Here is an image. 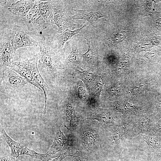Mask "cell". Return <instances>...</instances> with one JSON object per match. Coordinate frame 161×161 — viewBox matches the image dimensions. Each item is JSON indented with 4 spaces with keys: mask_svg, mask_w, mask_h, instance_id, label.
Wrapping results in <instances>:
<instances>
[{
    "mask_svg": "<svg viewBox=\"0 0 161 161\" xmlns=\"http://www.w3.org/2000/svg\"><path fill=\"white\" fill-rule=\"evenodd\" d=\"M72 50L65 60L68 65L76 67L82 66L80 58V54L78 46L77 40L75 38L72 39L71 42Z\"/></svg>",
    "mask_w": 161,
    "mask_h": 161,
    "instance_id": "obj_19",
    "label": "cell"
},
{
    "mask_svg": "<svg viewBox=\"0 0 161 161\" xmlns=\"http://www.w3.org/2000/svg\"><path fill=\"white\" fill-rule=\"evenodd\" d=\"M156 26L160 29L161 30V18H159L156 22Z\"/></svg>",
    "mask_w": 161,
    "mask_h": 161,
    "instance_id": "obj_34",
    "label": "cell"
},
{
    "mask_svg": "<svg viewBox=\"0 0 161 161\" xmlns=\"http://www.w3.org/2000/svg\"><path fill=\"white\" fill-rule=\"evenodd\" d=\"M14 51L11 44L10 38L5 39L0 47L1 71L6 67H11L12 55Z\"/></svg>",
    "mask_w": 161,
    "mask_h": 161,
    "instance_id": "obj_13",
    "label": "cell"
},
{
    "mask_svg": "<svg viewBox=\"0 0 161 161\" xmlns=\"http://www.w3.org/2000/svg\"><path fill=\"white\" fill-rule=\"evenodd\" d=\"M157 108L156 116L159 120L161 118V101L157 103L156 104Z\"/></svg>",
    "mask_w": 161,
    "mask_h": 161,
    "instance_id": "obj_32",
    "label": "cell"
},
{
    "mask_svg": "<svg viewBox=\"0 0 161 161\" xmlns=\"http://www.w3.org/2000/svg\"><path fill=\"white\" fill-rule=\"evenodd\" d=\"M86 25V24H85L80 28L74 30L67 29L61 33L56 34L53 41L59 51L63 53L64 46L65 43L72 37L80 32Z\"/></svg>",
    "mask_w": 161,
    "mask_h": 161,
    "instance_id": "obj_15",
    "label": "cell"
},
{
    "mask_svg": "<svg viewBox=\"0 0 161 161\" xmlns=\"http://www.w3.org/2000/svg\"><path fill=\"white\" fill-rule=\"evenodd\" d=\"M71 155V149H67L65 152L60 154L58 157L53 158L50 161H61L66 157H69Z\"/></svg>",
    "mask_w": 161,
    "mask_h": 161,
    "instance_id": "obj_31",
    "label": "cell"
},
{
    "mask_svg": "<svg viewBox=\"0 0 161 161\" xmlns=\"http://www.w3.org/2000/svg\"><path fill=\"white\" fill-rule=\"evenodd\" d=\"M10 38L14 52L22 47L38 46L39 42L18 28H14Z\"/></svg>",
    "mask_w": 161,
    "mask_h": 161,
    "instance_id": "obj_10",
    "label": "cell"
},
{
    "mask_svg": "<svg viewBox=\"0 0 161 161\" xmlns=\"http://www.w3.org/2000/svg\"><path fill=\"white\" fill-rule=\"evenodd\" d=\"M124 118L109 112L95 111L87 113L84 119L97 120L100 126L105 130L119 124Z\"/></svg>",
    "mask_w": 161,
    "mask_h": 161,
    "instance_id": "obj_6",
    "label": "cell"
},
{
    "mask_svg": "<svg viewBox=\"0 0 161 161\" xmlns=\"http://www.w3.org/2000/svg\"><path fill=\"white\" fill-rule=\"evenodd\" d=\"M121 91L120 86L118 85H114L110 88L106 92V96L111 97L117 96Z\"/></svg>",
    "mask_w": 161,
    "mask_h": 161,
    "instance_id": "obj_28",
    "label": "cell"
},
{
    "mask_svg": "<svg viewBox=\"0 0 161 161\" xmlns=\"http://www.w3.org/2000/svg\"><path fill=\"white\" fill-rule=\"evenodd\" d=\"M104 83V80L100 78L96 84L93 90V97L92 98V99L88 103L89 107L95 108L98 106L100 95Z\"/></svg>",
    "mask_w": 161,
    "mask_h": 161,
    "instance_id": "obj_23",
    "label": "cell"
},
{
    "mask_svg": "<svg viewBox=\"0 0 161 161\" xmlns=\"http://www.w3.org/2000/svg\"><path fill=\"white\" fill-rule=\"evenodd\" d=\"M0 161H13L12 157L1 148Z\"/></svg>",
    "mask_w": 161,
    "mask_h": 161,
    "instance_id": "obj_30",
    "label": "cell"
},
{
    "mask_svg": "<svg viewBox=\"0 0 161 161\" xmlns=\"http://www.w3.org/2000/svg\"><path fill=\"white\" fill-rule=\"evenodd\" d=\"M154 156L151 161H161V153L154 152Z\"/></svg>",
    "mask_w": 161,
    "mask_h": 161,
    "instance_id": "obj_33",
    "label": "cell"
},
{
    "mask_svg": "<svg viewBox=\"0 0 161 161\" xmlns=\"http://www.w3.org/2000/svg\"><path fill=\"white\" fill-rule=\"evenodd\" d=\"M80 77L87 86L89 85L94 78L93 73L89 70L80 71L77 70Z\"/></svg>",
    "mask_w": 161,
    "mask_h": 161,
    "instance_id": "obj_26",
    "label": "cell"
},
{
    "mask_svg": "<svg viewBox=\"0 0 161 161\" xmlns=\"http://www.w3.org/2000/svg\"><path fill=\"white\" fill-rule=\"evenodd\" d=\"M95 120L84 119L72 131L77 140L78 149L90 154L101 148L104 130Z\"/></svg>",
    "mask_w": 161,
    "mask_h": 161,
    "instance_id": "obj_1",
    "label": "cell"
},
{
    "mask_svg": "<svg viewBox=\"0 0 161 161\" xmlns=\"http://www.w3.org/2000/svg\"><path fill=\"white\" fill-rule=\"evenodd\" d=\"M145 134L157 135L161 136V118Z\"/></svg>",
    "mask_w": 161,
    "mask_h": 161,
    "instance_id": "obj_27",
    "label": "cell"
},
{
    "mask_svg": "<svg viewBox=\"0 0 161 161\" xmlns=\"http://www.w3.org/2000/svg\"><path fill=\"white\" fill-rule=\"evenodd\" d=\"M51 2L54 13L53 24L58 27V32L61 33L67 29H74L75 22L69 15L62 2L53 0Z\"/></svg>",
    "mask_w": 161,
    "mask_h": 161,
    "instance_id": "obj_4",
    "label": "cell"
},
{
    "mask_svg": "<svg viewBox=\"0 0 161 161\" xmlns=\"http://www.w3.org/2000/svg\"><path fill=\"white\" fill-rule=\"evenodd\" d=\"M78 96L82 100H84L87 98V95L86 92L83 88L81 86L78 87L76 90Z\"/></svg>",
    "mask_w": 161,
    "mask_h": 161,
    "instance_id": "obj_29",
    "label": "cell"
},
{
    "mask_svg": "<svg viewBox=\"0 0 161 161\" xmlns=\"http://www.w3.org/2000/svg\"><path fill=\"white\" fill-rule=\"evenodd\" d=\"M90 156L87 152L78 149L75 153L69 156L68 161H88Z\"/></svg>",
    "mask_w": 161,
    "mask_h": 161,
    "instance_id": "obj_24",
    "label": "cell"
},
{
    "mask_svg": "<svg viewBox=\"0 0 161 161\" xmlns=\"http://www.w3.org/2000/svg\"><path fill=\"white\" fill-rule=\"evenodd\" d=\"M35 0H20L12 3L8 8V10L15 15L22 16H27L34 6Z\"/></svg>",
    "mask_w": 161,
    "mask_h": 161,
    "instance_id": "obj_16",
    "label": "cell"
},
{
    "mask_svg": "<svg viewBox=\"0 0 161 161\" xmlns=\"http://www.w3.org/2000/svg\"><path fill=\"white\" fill-rule=\"evenodd\" d=\"M39 11L44 20L47 23H53L54 11L51 1H38Z\"/></svg>",
    "mask_w": 161,
    "mask_h": 161,
    "instance_id": "obj_20",
    "label": "cell"
},
{
    "mask_svg": "<svg viewBox=\"0 0 161 161\" xmlns=\"http://www.w3.org/2000/svg\"><path fill=\"white\" fill-rule=\"evenodd\" d=\"M123 32L113 34L109 38L108 43L110 47H114L123 40L126 36V34L123 35Z\"/></svg>",
    "mask_w": 161,
    "mask_h": 161,
    "instance_id": "obj_25",
    "label": "cell"
},
{
    "mask_svg": "<svg viewBox=\"0 0 161 161\" xmlns=\"http://www.w3.org/2000/svg\"><path fill=\"white\" fill-rule=\"evenodd\" d=\"M137 116V117H134L133 134L134 137L139 134L147 133L158 120L156 116V112L150 114H143Z\"/></svg>",
    "mask_w": 161,
    "mask_h": 161,
    "instance_id": "obj_9",
    "label": "cell"
},
{
    "mask_svg": "<svg viewBox=\"0 0 161 161\" xmlns=\"http://www.w3.org/2000/svg\"><path fill=\"white\" fill-rule=\"evenodd\" d=\"M134 118L126 116L119 124L104 130L101 148L121 149L135 137Z\"/></svg>",
    "mask_w": 161,
    "mask_h": 161,
    "instance_id": "obj_2",
    "label": "cell"
},
{
    "mask_svg": "<svg viewBox=\"0 0 161 161\" xmlns=\"http://www.w3.org/2000/svg\"><path fill=\"white\" fill-rule=\"evenodd\" d=\"M148 146L149 154L152 152L161 153V136L157 135L141 134Z\"/></svg>",
    "mask_w": 161,
    "mask_h": 161,
    "instance_id": "obj_18",
    "label": "cell"
},
{
    "mask_svg": "<svg viewBox=\"0 0 161 161\" xmlns=\"http://www.w3.org/2000/svg\"><path fill=\"white\" fill-rule=\"evenodd\" d=\"M40 52L39 64L46 74L54 77L57 70L61 66L58 53L61 52L53 41L47 40L44 37L39 42Z\"/></svg>",
    "mask_w": 161,
    "mask_h": 161,
    "instance_id": "obj_3",
    "label": "cell"
},
{
    "mask_svg": "<svg viewBox=\"0 0 161 161\" xmlns=\"http://www.w3.org/2000/svg\"><path fill=\"white\" fill-rule=\"evenodd\" d=\"M1 71L2 76L1 83L6 89L14 91L29 83L25 78L10 67H6Z\"/></svg>",
    "mask_w": 161,
    "mask_h": 161,
    "instance_id": "obj_7",
    "label": "cell"
},
{
    "mask_svg": "<svg viewBox=\"0 0 161 161\" xmlns=\"http://www.w3.org/2000/svg\"><path fill=\"white\" fill-rule=\"evenodd\" d=\"M61 124L58 122L56 124V132L54 142L47 152L50 154H55L58 152L70 149L69 141L61 130Z\"/></svg>",
    "mask_w": 161,
    "mask_h": 161,
    "instance_id": "obj_11",
    "label": "cell"
},
{
    "mask_svg": "<svg viewBox=\"0 0 161 161\" xmlns=\"http://www.w3.org/2000/svg\"><path fill=\"white\" fill-rule=\"evenodd\" d=\"M26 16L38 32L42 31L47 27L48 23L44 20L40 13L38 1H35L34 6Z\"/></svg>",
    "mask_w": 161,
    "mask_h": 161,
    "instance_id": "obj_12",
    "label": "cell"
},
{
    "mask_svg": "<svg viewBox=\"0 0 161 161\" xmlns=\"http://www.w3.org/2000/svg\"><path fill=\"white\" fill-rule=\"evenodd\" d=\"M107 107L110 110L120 113L127 117L144 114L149 109L147 106L132 104L126 100L116 101Z\"/></svg>",
    "mask_w": 161,
    "mask_h": 161,
    "instance_id": "obj_8",
    "label": "cell"
},
{
    "mask_svg": "<svg viewBox=\"0 0 161 161\" xmlns=\"http://www.w3.org/2000/svg\"><path fill=\"white\" fill-rule=\"evenodd\" d=\"M60 105L59 122L68 130L73 131L78 128L83 120L70 102Z\"/></svg>",
    "mask_w": 161,
    "mask_h": 161,
    "instance_id": "obj_5",
    "label": "cell"
},
{
    "mask_svg": "<svg viewBox=\"0 0 161 161\" xmlns=\"http://www.w3.org/2000/svg\"><path fill=\"white\" fill-rule=\"evenodd\" d=\"M1 136L10 147L11 155L14 158H17L21 155L22 149L25 147L23 144L16 142L11 138L7 133L4 128L1 126Z\"/></svg>",
    "mask_w": 161,
    "mask_h": 161,
    "instance_id": "obj_17",
    "label": "cell"
},
{
    "mask_svg": "<svg viewBox=\"0 0 161 161\" xmlns=\"http://www.w3.org/2000/svg\"><path fill=\"white\" fill-rule=\"evenodd\" d=\"M75 14L72 16L74 20L83 19L87 21L92 24H94L98 21L99 18L106 17L105 14L101 11L96 12L89 10L73 9Z\"/></svg>",
    "mask_w": 161,
    "mask_h": 161,
    "instance_id": "obj_14",
    "label": "cell"
},
{
    "mask_svg": "<svg viewBox=\"0 0 161 161\" xmlns=\"http://www.w3.org/2000/svg\"><path fill=\"white\" fill-rule=\"evenodd\" d=\"M27 155L32 158L42 161H49L54 158L51 154H49L47 152L45 154L38 153L27 147H25L22 149L21 155Z\"/></svg>",
    "mask_w": 161,
    "mask_h": 161,
    "instance_id": "obj_22",
    "label": "cell"
},
{
    "mask_svg": "<svg viewBox=\"0 0 161 161\" xmlns=\"http://www.w3.org/2000/svg\"><path fill=\"white\" fill-rule=\"evenodd\" d=\"M85 39L87 41L88 49L86 52L81 55L86 62L91 63L97 59L98 49L94 46L91 37H87Z\"/></svg>",
    "mask_w": 161,
    "mask_h": 161,
    "instance_id": "obj_21",
    "label": "cell"
}]
</instances>
